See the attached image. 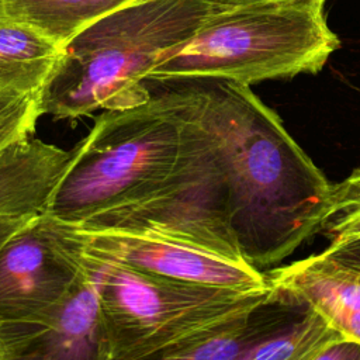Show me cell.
Here are the masks:
<instances>
[{
	"instance_id": "obj_1",
	"label": "cell",
	"mask_w": 360,
	"mask_h": 360,
	"mask_svg": "<svg viewBox=\"0 0 360 360\" xmlns=\"http://www.w3.org/2000/svg\"><path fill=\"white\" fill-rule=\"evenodd\" d=\"M177 82L212 139L243 259L259 270L281 262L319 232L332 184L250 86L215 77Z\"/></svg>"
},
{
	"instance_id": "obj_2",
	"label": "cell",
	"mask_w": 360,
	"mask_h": 360,
	"mask_svg": "<svg viewBox=\"0 0 360 360\" xmlns=\"http://www.w3.org/2000/svg\"><path fill=\"white\" fill-rule=\"evenodd\" d=\"M138 105L104 110L72 149L46 212L73 225L145 202L167 190L191 153L184 96L176 83H146Z\"/></svg>"
},
{
	"instance_id": "obj_3",
	"label": "cell",
	"mask_w": 360,
	"mask_h": 360,
	"mask_svg": "<svg viewBox=\"0 0 360 360\" xmlns=\"http://www.w3.org/2000/svg\"><path fill=\"white\" fill-rule=\"evenodd\" d=\"M218 0H135L97 20L65 46L42 93L44 114L75 120L150 97L149 72L183 45Z\"/></svg>"
},
{
	"instance_id": "obj_4",
	"label": "cell",
	"mask_w": 360,
	"mask_h": 360,
	"mask_svg": "<svg viewBox=\"0 0 360 360\" xmlns=\"http://www.w3.org/2000/svg\"><path fill=\"white\" fill-rule=\"evenodd\" d=\"M328 0H218L195 32L163 58L146 83L215 77L255 83L315 75L340 39Z\"/></svg>"
},
{
	"instance_id": "obj_5",
	"label": "cell",
	"mask_w": 360,
	"mask_h": 360,
	"mask_svg": "<svg viewBox=\"0 0 360 360\" xmlns=\"http://www.w3.org/2000/svg\"><path fill=\"white\" fill-rule=\"evenodd\" d=\"M100 297L101 360H173L218 323L263 302L271 285L242 291L174 280L86 253Z\"/></svg>"
},
{
	"instance_id": "obj_6",
	"label": "cell",
	"mask_w": 360,
	"mask_h": 360,
	"mask_svg": "<svg viewBox=\"0 0 360 360\" xmlns=\"http://www.w3.org/2000/svg\"><path fill=\"white\" fill-rule=\"evenodd\" d=\"M86 270L80 231L49 212L28 218L0 246V325L37 323Z\"/></svg>"
},
{
	"instance_id": "obj_7",
	"label": "cell",
	"mask_w": 360,
	"mask_h": 360,
	"mask_svg": "<svg viewBox=\"0 0 360 360\" xmlns=\"http://www.w3.org/2000/svg\"><path fill=\"white\" fill-rule=\"evenodd\" d=\"M79 231L87 255L143 273L242 291L270 285L255 266L183 239L145 231Z\"/></svg>"
},
{
	"instance_id": "obj_8",
	"label": "cell",
	"mask_w": 360,
	"mask_h": 360,
	"mask_svg": "<svg viewBox=\"0 0 360 360\" xmlns=\"http://www.w3.org/2000/svg\"><path fill=\"white\" fill-rule=\"evenodd\" d=\"M0 333L7 360H101L100 297L87 262L84 273L45 319L0 325Z\"/></svg>"
},
{
	"instance_id": "obj_9",
	"label": "cell",
	"mask_w": 360,
	"mask_h": 360,
	"mask_svg": "<svg viewBox=\"0 0 360 360\" xmlns=\"http://www.w3.org/2000/svg\"><path fill=\"white\" fill-rule=\"evenodd\" d=\"M264 274L271 287L308 304L342 336L360 343V269L321 252Z\"/></svg>"
},
{
	"instance_id": "obj_10",
	"label": "cell",
	"mask_w": 360,
	"mask_h": 360,
	"mask_svg": "<svg viewBox=\"0 0 360 360\" xmlns=\"http://www.w3.org/2000/svg\"><path fill=\"white\" fill-rule=\"evenodd\" d=\"M70 160L72 150L32 135L0 150V218L45 212Z\"/></svg>"
},
{
	"instance_id": "obj_11",
	"label": "cell",
	"mask_w": 360,
	"mask_h": 360,
	"mask_svg": "<svg viewBox=\"0 0 360 360\" xmlns=\"http://www.w3.org/2000/svg\"><path fill=\"white\" fill-rule=\"evenodd\" d=\"M63 46L38 28L0 15V91L44 93Z\"/></svg>"
},
{
	"instance_id": "obj_12",
	"label": "cell",
	"mask_w": 360,
	"mask_h": 360,
	"mask_svg": "<svg viewBox=\"0 0 360 360\" xmlns=\"http://www.w3.org/2000/svg\"><path fill=\"white\" fill-rule=\"evenodd\" d=\"M135 0H0V15L27 22L65 46L84 28Z\"/></svg>"
},
{
	"instance_id": "obj_13",
	"label": "cell",
	"mask_w": 360,
	"mask_h": 360,
	"mask_svg": "<svg viewBox=\"0 0 360 360\" xmlns=\"http://www.w3.org/2000/svg\"><path fill=\"white\" fill-rule=\"evenodd\" d=\"M342 336L316 309L300 301L295 311L248 350L243 360H318Z\"/></svg>"
},
{
	"instance_id": "obj_14",
	"label": "cell",
	"mask_w": 360,
	"mask_h": 360,
	"mask_svg": "<svg viewBox=\"0 0 360 360\" xmlns=\"http://www.w3.org/2000/svg\"><path fill=\"white\" fill-rule=\"evenodd\" d=\"M319 232L329 238V245L360 236V167L332 184L326 217Z\"/></svg>"
},
{
	"instance_id": "obj_15",
	"label": "cell",
	"mask_w": 360,
	"mask_h": 360,
	"mask_svg": "<svg viewBox=\"0 0 360 360\" xmlns=\"http://www.w3.org/2000/svg\"><path fill=\"white\" fill-rule=\"evenodd\" d=\"M42 114L41 93L0 91V150L32 135L37 120Z\"/></svg>"
},
{
	"instance_id": "obj_16",
	"label": "cell",
	"mask_w": 360,
	"mask_h": 360,
	"mask_svg": "<svg viewBox=\"0 0 360 360\" xmlns=\"http://www.w3.org/2000/svg\"><path fill=\"white\" fill-rule=\"evenodd\" d=\"M322 253L336 259L343 264L360 269V236L346 239L340 243L329 245Z\"/></svg>"
},
{
	"instance_id": "obj_17",
	"label": "cell",
	"mask_w": 360,
	"mask_h": 360,
	"mask_svg": "<svg viewBox=\"0 0 360 360\" xmlns=\"http://www.w3.org/2000/svg\"><path fill=\"white\" fill-rule=\"evenodd\" d=\"M318 360H360V343L340 338L329 345Z\"/></svg>"
},
{
	"instance_id": "obj_18",
	"label": "cell",
	"mask_w": 360,
	"mask_h": 360,
	"mask_svg": "<svg viewBox=\"0 0 360 360\" xmlns=\"http://www.w3.org/2000/svg\"><path fill=\"white\" fill-rule=\"evenodd\" d=\"M28 218H0V246L6 239L17 231Z\"/></svg>"
},
{
	"instance_id": "obj_19",
	"label": "cell",
	"mask_w": 360,
	"mask_h": 360,
	"mask_svg": "<svg viewBox=\"0 0 360 360\" xmlns=\"http://www.w3.org/2000/svg\"><path fill=\"white\" fill-rule=\"evenodd\" d=\"M0 360H7V350H6V345L1 333H0Z\"/></svg>"
}]
</instances>
